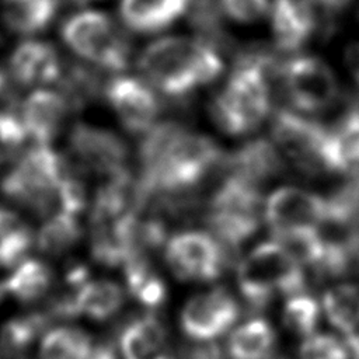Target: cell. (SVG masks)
Wrapping results in <instances>:
<instances>
[{
  "instance_id": "cell-12",
  "label": "cell",
  "mask_w": 359,
  "mask_h": 359,
  "mask_svg": "<svg viewBox=\"0 0 359 359\" xmlns=\"http://www.w3.org/2000/svg\"><path fill=\"white\" fill-rule=\"evenodd\" d=\"M67 147L70 160L83 172L108 178L128 168V144L108 128L76 122L70 128Z\"/></svg>"
},
{
  "instance_id": "cell-35",
  "label": "cell",
  "mask_w": 359,
  "mask_h": 359,
  "mask_svg": "<svg viewBox=\"0 0 359 359\" xmlns=\"http://www.w3.org/2000/svg\"><path fill=\"white\" fill-rule=\"evenodd\" d=\"M223 11L238 22H254L268 11V0H222Z\"/></svg>"
},
{
  "instance_id": "cell-41",
  "label": "cell",
  "mask_w": 359,
  "mask_h": 359,
  "mask_svg": "<svg viewBox=\"0 0 359 359\" xmlns=\"http://www.w3.org/2000/svg\"><path fill=\"white\" fill-rule=\"evenodd\" d=\"M6 76H4V73L0 70V95L3 94V91H4V88H6Z\"/></svg>"
},
{
  "instance_id": "cell-25",
  "label": "cell",
  "mask_w": 359,
  "mask_h": 359,
  "mask_svg": "<svg viewBox=\"0 0 359 359\" xmlns=\"http://www.w3.org/2000/svg\"><path fill=\"white\" fill-rule=\"evenodd\" d=\"M52 318L46 310L11 317L0 328V355L15 359L50 328Z\"/></svg>"
},
{
  "instance_id": "cell-33",
  "label": "cell",
  "mask_w": 359,
  "mask_h": 359,
  "mask_svg": "<svg viewBox=\"0 0 359 359\" xmlns=\"http://www.w3.org/2000/svg\"><path fill=\"white\" fill-rule=\"evenodd\" d=\"M27 139L20 115L11 109L0 111V165L20 156Z\"/></svg>"
},
{
  "instance_id": "cell-1",
  "label": "cell",
  "mask_w": 359,
  "mask_h": 359,
  "mask_svg": "<svg viewBox=\"0 0 359 359\" xmlns=\"http://www.w3.org/2000/svg\"><path fill=\"white\" fill-rule=\"evenodd\" d=\"M226 154L208 135L194 132L178 121L157 122L143 135L137 149L140 182L154 198L195 195V191Z\"/></svg>"
},
{
  "instance_id": "cell-40",
  "label": "cell",
  "mask_w": 359,
  "mask_h": 359,
  "mask_svg": "<svg viewBox=\"0 0 359 359\" xmlns=\"http://www.w3.org/2000/svg\"><path fill=\"white\" fill-rule=\"evenodd\" d=\"M346 346L349 349V353L352 356V359H359V338H352V339H346Z\"/></svg>"
},
{
  "instance_id": "cell-15",
  "label": "cell",
  "mask_w": 359,
  "mask_h": 359,
  "mask_svg": "<svg viewBox=\"0 0 359 359\" xmlns=\"http://www.w3.org/2000/svg\"><path fill=\"white\" fill-rule=\"evenodd\" d=\"M67 100L60 91L35 88L20 105V119L27 130L28 139L36 146H50L62 132L69 112Z\"/></svg>"
},
{
  "instance_id": "cell-22",
  "label": "cell",
  "mask_w": 359,
  "mask_h": 359,
  "mask_svg": "<svg viewBox=\"0 0 359 359\" xmlns=\"http://www.w3.org/2000/svg\"><path fill=\"white\" fill-rule=\"evenodd\" d=\"M278 337L272 324L264 317L251 318L238 325L229 337V359H273Z\"/></svg>"
},
{
  "instance_id": "cell-39",
  "label": "cell",
  "mask_w": 359,
  "mask_h": 359,
  "mask_svg": "<svg viewBox=\"0 0 359 359\" xmlns=\"http://www.w3.org/2000/svg\"><path fill=\"white\" fill-rule=\"evenodd\" d=\"M327 13H338L346 8L352 0H316Z\"/></svg>"
},
{
  "instance_id": "cell-24",
  "label": "cell",
  "mask_w": 359,
  "mask_h": 359,
  "mask_svg": "<svg viewBox=\"0 0 359 359\" xmlns=\"http://www.w3.org/2000/svg\"><path fill=\"white\" fill-rule=\"evenodd\" d=\"M125 290L142 307L156 310L167 299V285L161 275L154 269L150 257H136L123 265Z\"/></svg>"
},
{
  "instance_id": "cell-36",
  "label": "cell",
  "mask_w": 359,
  "mask_h": 359,
  "mask_svg": "<svg viewBox=\"0 0 359 359\" xmlns=\"http://www.w3.org/2000/svg\"><path fill=\"white\" fill-rule=\"evenodd\" d=\"M180 349L177 359H224L222 349L213 342H194Z\"/></svg>"
},
{
  "instance_id": "cell-23",
  "label": "cell",
  "mask_w": 359,
  "mask_h": 359,
  "mask_svg": "<svg viewBox=\"0 0 359 359\" xmlns=\"http://www.w3.org/2000/svg\"><path fill=\"white\" fill-rule=\"evenodd\" d=\"M126 290L111 279H90L76 294L77 317L105 321L116 316L125 304Z\"/></svg>"
},
{
  "instance_id": "cell-37",
  "label": "cell",
  "mask_w": 359,
  "mask_h": 359,
  "mask_svg": "<svg viewBox=\"0 0 359 359\" xmlns=\"http://www.w3.org/2000/svg\"><path fill=\"white\" fill-rule=\"evenodd\" d=\"M344 60L352 80L356 83L359 88V41L352 42L351 45L346 46Z\"/></svg>"
},
{
  "instance_id": "cell-14",
  "label": "cell",
  "mask_w": 359,
  "mask_h": 359,
  "mask_svg": "<svg viewBox=\"0 0 359 359\" xmlns=\"http://www.w3.org/2000/svg\"><path fill=\"white\" fill-rule=\"evenodd\" d=\"M104 97L129 133L144 135L157 123L161 105L147 81L130 76L114 77L105 84Z\"/></svg>"
},
{
  "instance_id": "cell-31",
  "label": "cell",
  "mask_w": 359,
  "mask_h": 359,
  "mask_svg": "<svg viewBox=\"0 0 359 359\" xmlns=\"http://www.w3.org/2000/svg\"><path fill=\"white\" fill-rule=\"evenodd\" d=\"M330 130L338 174L359 170V107L345 112Z\"/></svg>"
},
{
  "instance_id": "cell-32",
  "label": "cell",
  "mask_w": 359,
  "mask_h": 359,
  "mask_svg": "<svg viewBox=\"0 0 359 359\" xmlns=\"http://www.w3.org/2000/svg\"><path fill=\"white\" fill-rule=\"evenodd\" d=\"M320 304L317 299L306 290L286 296L282 309V320L285 327L300 337L314 334L320 321Z\"/></svg>"
},
{
  "instance_id": "cell-29",
  "label": "cell",
  "mask_w": 359,
  "mask_h": 359,
  "mask_svg": "<svg viewBox=\"0 0 359 359\" xmlns=\"http://www.w3.org/2000/svg\"><path fill=\"white\" fill-rule=\"evenodd\" d=\"M35 244L31 226L14 210L0 206V269L14 268Z\"/></svg>"
},
{
  "instance_id": "cell-42",
  "label": "cell",
  "mask_w": 359,
  "mask_h": 359,
  "mask_svg": "<svg viewBox=\"0 0 359 359\" xmlns=\"http://www.w3.org/2000/svg\"><path fill=\"white\" fill-rule=\"evenodd\" d=\"M3 296H4V290H3V286H1V283H0V302H1Z\"/></svg>"
},
{
  "instance_id": "cell-19",
  "label": "cell",
  "mask_w": 359,
  "mask_h": 359,
  "mask_svg": "<svg viewBox=\"0 0 359 359\" xmlns=\"http://www.w3.org/2000/svg\"><path fill=\"white\" fill-rule=\"evenodd\" d=\"M272 34L278 49L293 52L300 49L317 27L311 0H275L271 8Z\"/></svg>"
},
{
  "instance_id": "cell-18",
  "label": "cell",
  "mask_w": 359,
  "mask_h": 359,
  "mask_svg": "<svg viewBox=\"0 0 359 359\" xmlns=\"http://www.w3.org/2000/svg\"><path fill=\"white\" fill-rule=\"evenodd\" d=\"M116 345L122 359H174L168 331L153 314L137 316L125 323Z\"/></svg>"
},
{
  "instance_id": "cell-20",
  "label": "cell",
  "mask_w": 359,
  "mask_h": 359,
  "mask_svg": "<svg viewBox=\"0 0 359 359\" xmlns=\"http://www.w3.org/2000/svg\"><path fill=\"white\" fill-rule=\"evenodd\" d=\"M191 0H121V18L135 32L149 34L171 25L188 8Z\"/></svg>"
},
{
  "instance_id": "cell-10",
  "label": "cell",
  "mask_w": 359,
  "mask_h": 359,
  "mask_svg": "<svg viewBox=\"0 0 359 359\" xmlns=\"http://www.w3.org/2000/svg\"><path fill=\"white\" fill-rule=\"evenodd\" d=\"M285 95L299 111H328L339 98V83L332 69L317 56H294L280 63L278 74Z\"/></svg>"
},
{
  "instance_id": "cell-28",
  "label": "cell",
  "mask_w": 359,
  "mask_h": 359,
  "mask_svg": "<svg viewBox=\"0 0 359 359\" xmlns=\"http://www.w3.org/2000/svg\"><path fill=\"white\" fill-rule=\"evenodd\" d=\"M59 0H1L4 24L21 35L45 29L57 13Z\"/></svg>"
},
{
  "instance_id": "cell-34",
  "label": "cell",
  "mask_w": 359,
  "mask_h": 359,
  "mask_svg": "<svg viewBox=\"0 0 359 359\" xmlns=\"http://www.w3.org/2000/svg\"><path fill=\"white\" fill-rule=\"evenodd\" d=\"M349 349L331 334L306 337L299 348V359H349Z\"/></svg>"
},
{
  "instance_id": "cell-16",
  "label": "cell",
  "mask_w": 359,
  "mask_h": 359,
  "mask_svg": "<svg viewBox=\"0 0 359 359\" xmlns=\"http://www.w3.org/2000/svg\"><path fill=\"white\" fill-rule=\"evenodd\" d=\"M8 66L15 83L38 88L59 83L65 70L55 46L35 39L21 42L13 50Z\"/></svg>"
},
{
  "instance_id": "cell-5",
  "label": "cell",
  "mask_w": 359,
  "mask_h": 359,
  "mask_svg": "<svg viewBox=\"0 0 359 359\" xmlns=\"http://www.w3.org/2000/svg\"><path fill=\"white\" fill-rule=\"evenodd\" d=\"M237 287L252 309L268 306L275 296L304 290L306 275L299 258L280 241H264L237 265Z\"/></svg>"
},
{
  "instance_id": "cell-30",
  "label": "cell",
  "mask_w": 359,
  "mask_h": 359,
  "mask_svg": "<svg viewBox=\"0 0 359 359\" xmlns=\"http://www.w3.org/2000/svg\"><path fill=\"white\" fill-rule=\"evenodd\" d=\"M93 337L76 325L49 328L41 338L39 359H90L94 348Z\"/></svg>"
},
{
  "instance_id": "cell-9",
  "label": "cell",
  "mask_w": 359,
  "mask_h": 359,
  "mask_svg": "<svg viewBox=\"0 0 359 359\" xmlns=\"http://www.w3.org/2000/svg\"><path fill=\"white\" fill-rule=\"evenodd\" d=\"M327 219V196L299 187L278 188L264 203V220L283 244L317 233Z\"/></svg>"
},
{
  "instance_id": "cell-13",
  "label": "cell",
  "mask_w": 359,
  "mask_h": 359,
  "mask_svg": "<svg viewBox=\"0 0 359 359\" xmlns=\"http://www.w3.org/2000/svg\"><path fill=\"white\" fill-rule=\"evenodd\" d=\"M240 307L223 286L194 294L180 314L182 332L194 342H213L238 318Z\"/></svg>"
},
{
  "instance_id": "cell-4",
  "label": "cell",
  "mask_w": 359,
  "mask_h": 359,
  "mask_svg": "<svg viewBox=\"0 0 359 359\" xmlns=\"http://www.w3.org/2000/svg\"><path fill=\"white\" fill-rule=\"evenodd\" d=\"M72 165L70 158L50 146L35 144L3 175L0 191L14 203L45 219L59 210L60 188Z\"/></svg>"
},
{
  "instance_id": "cell-17",
  "label": "cell",
  "mask_w": 359,
  "mask_h": 359,
  "mask_svg": "<svg viewBox=\"0 0 359 359\" xmlns=\"http://www.w3.org/2000/svg\"><path fill=\"white\" fill-rule=\"evenodd\" d=\"M285 158L271 139L255 137L224 157V174L250 181L258 187L285 171Z\"/></svg>"
},
{
  "instance_id": "cell-38",
  "label": "cell",
  "mask_w": 359,
  "mask_h": 359,
  "mask_svg": "<svg viewBox=\"0 0 359 359\" xmlns=\"http://www.w3.org/2000/svg\"><path fill=\"white\" fill-rule=\"evenodd\" d=\"M119 349L115 341L101 339L94 344L90 359H119Z\"/></svg>"
},
{
  "instance_id": "cell-3",
  "label": "cell",
  "mask_w": 359,
  "mask_h": 359,
  "mask_svg": "<svg viewBox=\"0 0 359 359\" xmlns=\"http://www.w3.org/2000/svg\"><path fill=\"white\" fill-rule=\"evenodd\" d=\"M139 70L164 97L184 100L223 72L219 49L203 39L165 36L149 43L139 56Z\"/></svg>"
},
{
  "instance_id": "cell-27",
  "label": "cell",
  "mask_w": 359,
  "mask_h": 359,
  "mask_svg": "<svg viewBox=\"0 0 359 359\" xmlns=\"http://www.w3.org/2000/svg\"><path fill=\"white\" fill-rule=\"evenodd\" d=\"M323 310L328 321L345 335V339L359 338V286L338 283L323 294Z\"/></svg>"
},
{
  "instance_id": "cell-11",
  "label": "cell",
  "mask_w": 359,
  "mask_h": 359,
  "mask_svg": "<svg viewBox=\"0 0 359 359\" xmlns=\"http://www.w3.org/2000/svg\"><path fill=\"white\" fill-rule=\"evenodd\" d=\"M164 259L177 279L205 283L222 275L229 261V254L213 234L187 230L167 240Z\"/></svg>"
},
{
  "instance_id": "cell-8",
  "label": "cell",
  "mask_w": 359,
  "mask_h": 359,
  "mask_svg": "<svg viewBox=\"0 0 359 359\" xmlns=\"http://www.w3.org/2000/svg\"><path fill=\"white\" fill-rule=\"evenodd\" d=\"M62 38L79 57L102 70L119 73L128 67L129 41L105 13L87 10L69 17Z\"/></svg>"
},
{
  "instance_id": "cell-43",
  "label": "cell",
  "mask_w": 359,
  "mask_h": 359,
  "mask_svg": "<svg viewBox=\"0 0 359 359\" xmlns=\"http://www.w3.org/2000/svg\"><path fill=\"white\" fill-rule=\"evenodd\" d=\"M273 359H287V358H285V356H279V358H273Z\"/></svg>"
},
{
  "instance_id": "cell-21",
  "label": "cell",
  "mask_w": 359,
  "mask_h": 359,
  "mask_svg": "<svg viewBox=\"0 0 359 359\" xmlns=\"http://www.w3.org/2000/svg\"><path fill=\"white\" fill-rule=\"evenodd\" d=\"M11 269L1 286L4 294L21 303H34L46 297L55 283L53 269L38 258L27 257Z\"/></svg>"
},
{
  "instance_id": "cell-6",
  "label": "cell",
  "mask_w": 359,
  "mask_h": 359,
  "mask_svg": "<svg viewBox=\"0 0 359 359\" xmlns=\"http://www.w3.org/2000/svg\"><path fill=\"white\" fill-rule=\"evenodd\" d=\"M205 222L212 234L234 255L259 229L264 216L261 187L224 174L205 206Z\"/></svg>"
},
{
  "instance_id": "cell-26",
  "label": "cell",
  "mask_w": 359,
  "mask_h": 359,
  "mask_svg": "<svg viewBox=\"0 0 359 359\" xmlns=\"http://www.w3.org/2000/svg\"><path fill=\"white\" fill-rule=\"evenodd\" d=\"M83 237V227L77 215L56 210L43 219L35 234L36 248L49 257H60L73 250Z\"/></svg>"
},
{
  "instance_id": "cell-7",
  "label": "cell",
  "mask_w": 359,
  "mask_h": 359,
  "mask_svg": "<svg viewBox=\"0 0 359 359\" xmlns=\"http://www.w3.org/2000/svg\"><path fill=\"white\" fill-rule=\"evenodd\" d=\"M271 140L296 170L306 175L338 174L331 130L289 109H278L271 122Z\"/></svg>"
},
{
  "instance_id": "cell-2",
  "label": "cell",
  "mask_w": 359,
  "mask_h": 359,
  "mask_svg": "<svg viewBox=\"0 0 359 359\" xmlns=\"http://www.w3.org/2000/svg\"><path fill=\"white\" fill-rule=\"evenodd\" d=\"M280 63L261 48L240 53L234 70L209 105L210 116L222 132L244 136L261 126L271 114L269 79L278 74Z\"/></svg>"
}]
</instances>
